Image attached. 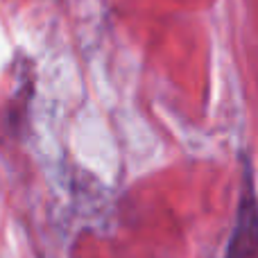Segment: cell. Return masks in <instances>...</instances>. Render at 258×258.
<instances>
[{
	"instance_id": "1",
	"label": "cell",
	"mask_w": 258,
	"mask_h": 258,
	"mask_svg": "<svg viewBox=\"0 0 258 258\" xmlns=\"http://www.w3.org/2000/svg\"><path fill=\"white\" fill-rule=\"evenodd\" d=\"M224 258H258V195L251 177H247L242 186L236 224H233Z\"/></svg>"
}]
</instances>
